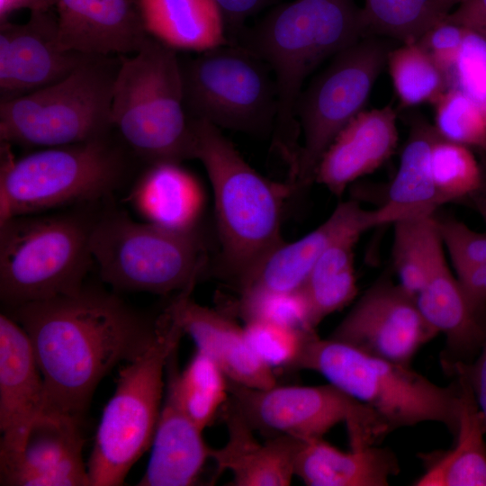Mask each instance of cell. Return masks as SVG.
I'll return each instance as SVG.
<instances>
[{
	"label": "cell",
	"mask_w": 486,
	"mask_h": 486,
	"mask_svg": "<svg viewBox=\"0 0 486 486\" xmlns=\"http://www.w3.org/2000/svg\"><path fill=\"white\" fill-rule=\"evenodd\" d=\"M10 310L30 339L47 410L79 420L103 377L140 356L156 336V320H145L111 293L85 287Z\"/></svg>",
	"instance_id": "6da1fadb"
},
{
	"label": "cell",
	"mask_w": 486,
	"mask_h": 486,
	"mask_svg": "<svg viewBox=\"0 0 486 486\" xmlns=\"http://www.w3.org/2000/svg\"><path fill=\"white\" fill-rule=\"evenodd\" d=\"M366 35L362 9L355 0H293L274 6L238 38L273 73L274 125L279 143L289 154L292 147L297 154L296 105L305 79L323 61Z\"/></svg>",
	"instance_id": "7a4b0ae2"
},
{
	"label": "cell",
	"mask_w": 486,
	"mask_h": 486,
	"mask_svg": "<svg viewBox=\"0 0 486 486\" xmlns=\"http://www.w3.org/2000/svg\"><path fill=\"white\" fill-rule=\"evenodd\" d=\"M191 122L193 158L201 161L212 188L223 273L238 284L284 242L283 210L294 188L261 176L214 124Z\"/></svg>",
	"instance_id": "3957f363"
},
{
	"label": "cell",
	"mask_w": 486,
	"mask_h": 486,
	"mask_svg": "<svg viewBox=\"0 0 486 486\" xmlns=\"http://www.w3.org/2000/svg\"><path fill=\"white\" fill-rule=\"evenodd\" d=\"M293 368L315 371L329 383L370 407L392 431L433 421L455 437L459 428L458 380L443 387L410 366L366 354L312 332Z\"/></svg>",
	"instance_id": "277c9868"
},
{
	"label": "cell",
	"mask_w": 486,
	"mask_h": 486,
	"mask_svg": "<svg viewBox=\"0 0 486 486\" xmlns=\"http://www.w3.org/2000/svg\"><path fill=\"white\" fill-rule=\"evenodd\" d=\"M120 58L112 102L116 135L148 165L193 158L194 131L177 51L148 36L139 51Z\"/></svg>",
	"instance_id": "5b68a950"
},
{
	"label": "cell",
	"mask_w": 486,
	"mask_h": 486,
	"mask_svg": "<svg viewBox=\"0 0 486 486\" xmlns=\"http://www.w3.org/2000/svg\"><path fill=\"white\" fill-rule=\"evenodd\" d=\"M114 134L41 148L18 159L11 145L1 142L0 223L112 194L126 178L130 151Z\"/></svg>",
	"instance_id": "8992f818"
},
{
	"label": "cell",
	"mask_w": 486,
	"mask_h": 486,
	"mask_svg": "<svg viewBox=\"0 0 486 486\" xmlns=\"http://www.w3.org/2000/svg\"><path fill=\"white\" fill-rule=\"evenodd\" d=\"M184 330L170 303L156 319L150 346L120 370L87 463L91 486H118L151 446L162 408L164 374Z\"/></svg>",
	"instance_id": "52a82bcc"
},
{
	"label": "cell",
	"mask_w": 486,
	"mask_h": 486,
	"mask_svg": "<svg viewBox=\"0 0 486 486\" xmlns=\"http://www.w3.org/2000/svg\"><path fill=\"white\" fill-rule=\"evenodd\" d=\"M120 63V56L86 55L58 82L0 102L1 142L48 148L113 132L112 90Z\"/></svg>",
	"instance_id": "ba28073f"
},
{
	"label": "cell",
	"mask_w": 486,
	"mask_h": 486,
	"mask_svg": "<svg viewBox=\"0 0 486 486\" xmlns=\"http://www.w3.org/2000/svg\"><path fill=\"white\" fill-rule=\"evenodd\" d=\"M92 222L72 214H27L1 222L4 304L11 309L81 291L94 263Z\"/></svg>",
	"instance_id": "9c48e42d"
},
{
	"label": "cell",
	"mask_w": 486,
	"mask_h": 486,
	"mask_svg": "<svg viewBox=\"0 0 486 486\" xmlns=\"http://www.w3.org/2000/svg\"><path fill=\"white\" fill-rule=\"evenodd\" d=\"M90 249L103 281L122 291L178 293L194 287L206 264L195 229L137 222L119 211L93 220Z\"/></svg>",
	"instance_id": "30bf717a"
},
{
	"label": "cell",
	"mask_w": 486,
	"mask_h": 486,
	"mask_svg": "<svg viewBox=\"0 0 486 486\" xmlns=\"http://www.w3.org/2000/svg\"><path fill=\"white\" fill-rule=\"evenodd\" d=\"M180 61L190 118L248 133L274 126L275 81L269 67L250 50L228 43Z\"/></svg>",
	"instance_id": "8fae6325"
},
{
	"label": "cell",
	"mask_w": 486,
	"mask_h": 486,
	"mask_svg": "<svg viewBox=\"0 0 486 486\" xmlns=\"http://www.w3.org/2000/svg\"><path fill=\"white\" fill-rule=\"evenodd\" d=\"M390 50L384 40L366 35L335 55L302 90L296 105L302 143L292 164L295 190L314 182L317 166L328 146L364 111Z\"/></svg>",
	"instance_id": "7c38bea8"
},
{
	"label": "cell",
	"mask_w": 486,
	"mask_h": 486,
	"mask_svg": "<svg viewBox=\"0 0 486 486\" xmlns=\"http://www.w3.org/2000/svg\"><path fill=\"white\" fill-rule=\"evenodd\" d=\"M225 409L255 431L272 436L319 438L345 422L351 447L377 446L391 432L368 406L331 383L319 386L247 387L228 380Z\"/></svg>",
	"instance_id": "4fadbf2b"
},
{
	"label": "cell",
	"mask_w": 486,
	"mask_h": 486,
	"mask_svg": "<svg viewBox=\"0 0 486 486\" xmlns=\"http://www.w3.org/2000/svg\"><path fill=\"white\" fill-rule=\"evenodd\" d=\"M437 334L422 316L415 297L390 276H382L360 296L328 338L410 366L419 348Z\"/></svg>",
	"instance_id": "5bb4252c"
},
{
	"label": "cell",
	"mask_w": 486,
	"mask_h": 486,
	"mask_svg": "<svg viewBox=\"0 0 486 486\" xmlns=\"http://www.w3.org/2000/svg\"><path fill=\"white\" fill-rule=\"evenodd\" d=\"M85 56L62 48L53 9L31 12L25 23L0 22V102L58 82Z\"/></svg>",
	"instance_id": "9a60e30c"
},
{
	"label": "cell",
	"mask_w": 486,
	"mask_h": 486,
	"mask_svg": "<svg viewBox=\"0 0 486 486\" xmlns=\"http://www.w3.org/2000/svg\"><path fill=\"white\" fill-rule=\"evenodd\" d=\"M81 420L45 411L30 427L21 448L0 457V484L91 486L83 460Z\"/></svg>",
	"instance_id": "2e32d148"
},
{
	"label": "cell",
	"mask_w": 486,
	"mask_h": 486,
	"mask_svg": "<svg viewBox=\"0 0 486 486\" xmlns=\"http://www.w3.org/2000/svg\"><path fill=\"white\" fill-rule=\"evenodd\" d=\"M382 226L377 209L366 210L356 201L340 202L317 228L301 238L283 242L238 284L240 293L299 290L323 252L337 240L363 235Z\"/></svg>",
	"instance_id": "e0dca14e"
},
{
	"label": "cell",
	"mask_w": 486,
	"mask_h": 486,
	"mask_svg": "<svg viewBox=\"0 0 486 486\" xmlns=\"http://www.w3.org/2000/svg\"><path fill=\"white\" fill-rule=\"evenodd\" d=\"M47 411L43 378L30 339L0 315V457L16 453L33 421Z\"/></svg>",
	"instance_id": "ac0fdd59"
},
{
	"label": "cell",
	"mask_w": 486,
	"mask_h": 486,
	"mask_svg": "<svg viewBox=\"0 0 486 486\" xmlns=\"http://www.w3.org/2000/svg\"><path fill=\"white\" fill-rule=\"evenodd\" d=\"M54 8L59 42L66 50L131 55L149 36L138 0H57Z\"/></svg>",
	"instance_id": "d6986e66"
},
{
	"label": "cell",
	"mask_w": 486,
	"mask_h": 486,
	"mask_svg": "<svg viewBox=\"0 0 486 486\" xmlns=\"http://www.w3.org/2000/svg\"><path fill=\"white\" fill-rule=\"evenodd\" d=\"M397 111L389 104L364 110L336 136L317 166L314 181L340 196L347 186L374 173L394 153Z\"/></svg>",
	"instance_id": "ffe728a7"
},
{
	"label": "cell",
	"mask_w": 486,
	"mask_h": 486,
	"mask_svg": "<svg viewBox=\"0 0 486 486\" xmlns=\"http://www.w3.org/2000/svg\"><path fill=\"white\" fill-rule=\"evenodd\" d=\"M193 289L178 292L171 303L184 333L197 350L209 356L229 381L256 389L276 385L274 369L253 351L244 328L219 310L193 301Z\"/></svg>",
	"instance_id": "44dd1931"
},
{
	"label": "cell",
	"mask_w": 486,
	"mask_h": 486,
	"mask_svg": "<svg viewBox=\"0 0 486 486\" xmlns=\"http://www.w3.org/2000/svg\"><path fill=\"white\" fill-rule=\"evenodd\" d=\"M415 299L427 322L446 338L440 358L445 372L452 374L455 364H472L486 337V316L472 307L446 260Z\"/></svg>",
	"instance_id": "7402d4cb"
},
{
	"label": "cell",
	"mask_w": 486,
	"mask_h": 486,
	"mask_svg": "<svg viewBox=\"0 0 486 486\" xmlns=\"http://www.w3.org/2000/svg\"><path fill=\"white\" fill-rule=\"evenodd\" d=\"M222 410L228 440L210 451L218 473L230 472L232 480L229 485L234 486L290 485L295 476L297 438L276 436L261 443L242 418L223 407Z\"/></svg>",
	"instance_id": "603a6c76"
},
{
	"label": "cell",
	"mask_w": 486,
	"mask_h": 486,
	"mask_svg": "<svg viewBox=\"0 0 486 486\" xmlns=\"http://www.w3.org/2000/svg\"><path fill=\"white\" fill-rule=\"evenodd\" d=\"M400 471L387 447H351L342 452L322 437L297 438L294 474L309 486H387Z\"/></svg>",
	"instance_id": "cb8c5ba5"
},
{
	"label": "cell",
	"mask_w": 486,
	"mask_h": 486,
	"mask_svg": "<svg viewBox=\"0 0 486 486\" xmlns=\"http://www.w3.org/2000/svg\"><path fill=\"white\" fill-rule=\"evenodd\" d=\"M201 429L166 390L153 441L152 451L140 486L194 485L210 459Z\"/></svg>",
	"instance_id": "d4e9b609"
},
{
	"label": "cell",
	"mask_w": 486,
	"mask_h": 486,
	"mask_svg": "<svg viewBox=\"0 0 486 486\" xmlns=\"http://www.w3.org/2000/svg\"><path fill=\"white\" fill-rule=\"evenodd\" d=\"M409 126L397 172L377 208L382 226L432 215L441 206L431 166V150L438 133L422 116L411 117Z\"/></svg>",
	"instance_id": "484cf974"
},
{
	"label": "cell",
	"mask_w": 486,
	"mask_h": 486,
	"mask_svg": "<svg viewBox=\"0 0 486 486\" xmlns=\"http://www.w3.org/2000/svg\"><path fill=\"white\" fill-rule=\"evenodd\" d=\"M453 375L461 388L456 444L428 461L416 486H486V421L479 409L465 364H457Z\"/></svg>",
	"instance_id": "4316f807"
},
{
	"label": "cell",
	"mask_w": 486,
	"mask_h": 486,
	"mask_svg": "<svg viewBox=\"0 0 486 486\" xmlns=\"http://www.w3.org/2000/svg\"><path fill=\"white\" fill-rule=\"evenodd\" d=\"M130 198L148 222L176 230L195 229L203 207L198 180L177 162L149 164Z\"/></svg>",
	"instance_id": "83f0119b"
},
{
	"label": "cell",
	"mask_w": 486,
	"mask_h": 486,
	"mask_svg": "<svg viewBox=\"0 0 486 486\" xmlns=\"http://www.w3.org/2000/svg\"><path fill=\"white\" fill-rule=\"evenodd\" d=\"M148 34L177 50L203 52L230 43L215 0H138Z\"/></svg>",
	"instance_id": "f1b7e54d"
},
{
	"label": "cell",
	"mask_w": 486,
	"mask_h": 486,
	"mask_svg": "<svg viewBox=\"0 0 486 486\" xmlns=\"http://www.w3.org/2000/svg\"><path fill=\"white\" fill-rule=\"evenodd\" d=\"M361 236L349 235L330 245L318 259L302 286L313 328L327 316L344 308L355 299L357 286L354 249Z\"/></svg>",
	"instance_id": "f546056e"
},
{
	"label": "cell",
	"mask_w": 486,
	"mask_h": 486,
	"mask_svg": "<svg viewBox=\"0 0 486 486\" xmlns=\"http://www.w3.org/2000/svg\"><path fill=\"white\" fill-rule=\"evenodd\" d=\"M479 150L439 134L431 150V166L440 205L467 204L486 221V158Z\"/></svg>",
	"instance_id": "4dcf8cb0"
},
{
	"label": "cell",
	"mask_w": 486,
	"mask_h": 486,
	"mask_svg": "<svg viewBox=\"0 0 486 486\" xmlns=\"http://www.w3.org/2000/svg\"><path fill=\"white\" fill-rule=\"evenodd\" d=\"M392 225V261L397 283L416 297L446 260L435 214L402 219Z\"/></svg>",
	"instance_id": "1f68e13d"
},
{
	"label": "cell",
	"mask_w": 486,
	"mask_h": 486,
	"mask_svg": "<svg viewBox=\"0 0 486 486\" xmlns=\"http://www.w3.org/2000/svg\"><path fill=\"white\" fill-rule=\"evenodd\" d=\"M176 350L167 364L168 390L184 412L201 428H207L229 397L228 378L206 354L196 350L182 372Z\"/></svg>",
	"instance_id": "d6a6232c"
},
{
	"label": "cell",
	"mask_w": 486,
	"mask_h": 486,
	"mask_svg": "<svg viewBox=\"0 0 486 486\" xmlns=\"http://www.w3.org/2000/svg\"><path fill=\"white\" fill-rule=\"evenodd\" d=\"M386 66L401 108L433 104L450 87L447 76L418 41L391 49Z\"/></svg>",
	"instance_id": "836d02e7"
},
{
	"label": "cell",
	"mask_w": 486,
	"mask_h": 486,
	"mask_svg": "<svg viewBox=\"0 0 486 486\" xmlns=\"http://www.w3.org/2000/svg\"><path fill=\"white\" fill-rule=\"evenodd\" d=\"M362 17L369 32L416 42L450 12L440 0H364Z\"/></svg>",
	"instance_id": "e575fe53"
},
{
	"label": "cell",
	"mask_w": 486,
	"mask_h": 486,
	"mask_svg": "<svg viewBox=\"0 0 486 486\" xmlns=\"http://www.w3.org/2000/svg\"><path fill=\"white\" fill-rule=\"evenodd\" d=\"M433 105L434 126L441 137L486 153V115L473 100L449 87Z\"/></svg>",
	"instance_id": "d590c367"
},
{
	"label": "cell",
	"mask_w": 486,
	"mask_h": 486,
	"mask_svg": "<svg viewBox=\"0 0 486 486\" xmlns=\"http://www.w3.org/2000/svg\"><path fill=\"white\" fill-rule=\"evenodd\" d=\"M238 309L245 322L263 320L299 329H315L310 325L309 305L302 289L240 293Z\"/></svg>",
	"instance_id": "8d00e7d4"
},
{
	"label": "cell",
	"mask_w": 486,
	"mask_h": 486,
	"mask_svg": "<svg viewBox=\"0 0 486 486\" xmlns=\"http://www.w3.org/2000/svg\"><path fill=\"white\" fill-rule=\"evenodd\" d=\"M243 328L253 351L273 369L293 368L306 339L315 331L263 320L247 321Z\"/></svg>",
	"instance_id": "74e56055"
},
{
	"label": "cell",
	"mask_w": 486,
	"mask_h": 486,
	"mask_svg": "<svg viewBox=\"0 0 486 486\" xmlns=\"http://www.w3.org/2000/svg\"><path fill=\"white\" fill-rule=\"evenodd\" d=\"M450 87L464 92L486 115L485 37L466 30L460 55L451 75Z\"/></svg>",
	"instance_id": "f35d334b"
},
{
	"label": "cell",
	"mask_w": 486,
	"mask_h": 486,
	"mask_svg": "<svg viewBox=\"0 0 486 486\" xmlns=\"http://www.w3.org/2000/svg\"><path fill=\"white\" fill-rule=\"evenodd\" d=\"M435 219L455 274L486 261V233L475 231L451 216L436 212Z\"/></svg>",
	"instance_id": "ab89813d"
},
{
	"label": "cell",
	"mask_w": 486,
	"mask_h": 486,
	"mask_svg": "<svg viewBox=\"0 0 486 486\" xmlns=\"http://www.w3.org/2000/svg\"><path fill=\"white\" fill-rule=\"evenodd\" d=\"M466 30L443 18L428 29L418 40L437 67L447 76L449 82L464 43Z\"/></svg>",
	"instance_id": "60d3db41"
},
{
	"label": "cell",
	"mask_w": 486,
	"mask_h": 486,
	"mask_svg": "<svg viewBox=\"0 0 486 486\" xmlns=\"http://www.w3.org/2000/svg\"><path fill=\"white\" fill-rule=\"evenodd\" d=\"M222 14L228 39L238 40L246 28L245 22L278 0H215Z\"/></svg>",
	"instance_id": "b9f144b4"
},
{
	"label": "cell",
	"mask_w": 486,
	"mask_h": 486,
	"mask_svg": "<svg viewBox=\"0 0 486 486\" xmlns=\"http://www.w3.org/2000/svg\"><path fill=\"white\" fill-rule=\"evenodd\" d=\"M446 18L486 38V0H458Z\"/></svg>",
	"instance_id": "7bdbcfd3"
},
{
	"label": "cell",
	"mask_w": 486,
	"mask_h": 486,
	"mask_svg": "<svg viewBox=\"0 0 486 486\" xmlns=\"http://www.w3.org/2000/svg\"><path fill=\"white\" fill-rule=\"evenodd\" d=\"M465 368L477 404L486 421V337L478 356L472 364H465Z\"/></svg>",
	"instance_id": "ee69618b"
},
{
	"label": "cell",
	"mask_w": 486,
	"mask_h": 486,
	"mask_svg": "<svg viewBox=\"0 0 486 486\" xmlns=\"http://www.w3.org/2000/svg\"><path fill=\"white\" fill-rule=\"evenodd\" d=\"M57 0H0V22L7 21V17L14 11L28 9L33 11H48L53 9Z\"/></svg>",
	"instance_id": "f6af8a7d"
},
{
	"label": "cell",
	"mask_w": 486,
	"mask_h": 486,
	"mask_svg": "<svg viewBox=\"0 0 486 486\" xmlns=\"http://www.w3.org/2000/svg\"><path fill=\"white\" fill-rule=\"evenodd\" d=\"M444 5L449 10V12L452 11V9L456 5L458 0H440Z\"/></svg>",
	"instance_id": "bcb514c9"
}]
</instances>
